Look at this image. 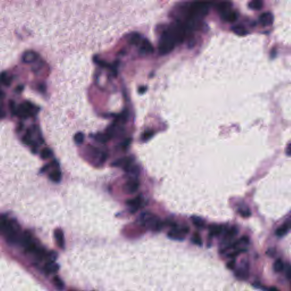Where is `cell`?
Instances as JSON below:
<instances>
[{
  "mask_svg": "<svg viewBox=\"0 0 291 291\" xmlns=\"http://www.w3.org/2000/svg\"><path fill=\"white\" fill-rule=\"evenodd\" d=\"M9 108L12 115L23 120L36 116L40 110L39 106L27 100L18 104L11 100L9 102Z\"/></svg>",
  "mask_w": 291,
  "mask_h": 291,
  "instance_id": "6da1fadb",
  "label": "cell"
},
{
  "mask_svg": "<svg viewBox=\"0 0 291 291\" xmlns=\"http://www.w3.org/2000/svg\"><path fill=\"white\" fill-rule=\"evenodd\" d=\"M11 244L19 243L21 238V229L17 222L13 219L7 221V223L1 233Z\"/></svg>",
  "mask_w": 291,
  "mask_h": 291,
  "instance_id": "7a4b0ae2",
  "label": "cell"
},
{
  "mask_svg": "<svg viewBox=\"0 0 291 291\" xmlns=\"http://www.w3.org/2000/svg\"><path fill=\"white\" fill-rule=\"evenodd\" d=\"M232 4L229 2H221L217 5L221 18L227 22H233L237 19V14L231 9Z\"/></svg>",
  "mask_w": 291,
  "mask_h": 291,
  "instance_id": "3957f363",
  "label": "cell"
},
{
  "mask_svg": "<svg viewBox=\"0 0 291 291\" xmlns=\"http://www.w3.org/2000/svg\"><path fill=\"white\" fill-rule=\"evenodd\" d=\"M189 231V228L188 226L179 227L176 226L168 233V236L172 240H184V235L188 234Z\"/></svg>",
  "mask_w": 291,
  "mask_h": 291,
  "instance_id": "277c9868",
  "label": "cell"
},
{
  "mask_svg": "<svg viewBox=\"0 0 291 291\" xmlns=\"http://www.w3.org/2000/svg\"><path fill=\"white\" fill-rule=\"evenodd\" d=\"M14 76L12 73L4 71L0 73V88L3 86L5 87H9L13 83Z\"/></svg>",
  "mask_w": 291,
  "mask_h": 291,
  "instance_id": "5b68a950",
  "label": "cell"
},
{
  "mask_svg": "<svg viewBox=\"0 0 291 291\" xmlns=\"http://www.w3.org/2000/svg\"><path fill=\"white\" fill-rule=\"evenodd\" d=\"M139 187V183L138 180L135 179H132L128 180L123 186L125 192L129 194H133L137 192Z\"/></svg>",
  "mask_w": 291,
  "mask_h": 291,
  "instance_id": "8992f818",
  "label": "cell"
},
{
  "mask_svg": "<svg viewBox=\"0 0 291 291\" xmlns=\"http://www.w3.org/2000/svg\"><path fill=\"white\" fill-rule=\"evenodd\" d=\"M259 21L262 26H270L273 24L274 15L270 12H265L259 16Z\"/></svg>",
  "mask_w": 291,
  "mask_h": 291,
  "instance_id": "52a82bcc",
  "label": "cell"
},
{
  "mask_svg": "<svg viewBox=\"0 0 291 291\" xmlns=\"http://www.w3.org/2000/svg\"><path fill=\"white\" fill-rule=\"evenodd\" d=\"M291 228V220L289 219L284 223L283 225L279 227L276 230L275 234L279 237H283L285 236Z\"/></svg>",
  "mask_w": 291,
  "mask_h": 291,
  "instance_id": "ba28073f",
  "label": "cell"
},
{
  "mask_svg": "<svg viewBox=\"0 0 291 291\" xmlns=\"http://www.w3.org/2000/svg\"><path fill=\"white\" fill-rule=\"evenodd\" d=\"M54 236L58 246L61 249H64L65 246V242L64 233L62 230L60 229H56L54 231Z\"/></svg>",
  "mask_w": 291,
  "mask_h": 291,
  "instance_id": "9c48e42d",
  "label": "cell"
},
{
  "mask_svg": "<svg viewBox=\"0 0 291 291\" xmlns=\"http://www.w3.org/2000/svg\"><path fill=\"white\" fill-rule=\"evenodd\" d=\"M5 96V93L2 89L0 88V120L4 119L7 116L5 105L4 103Z\"/></svg>",
  "mask_w": 291,
  "mask_h": 291,
  "instance_id": "30bf717a",
  "label": "cell"
},
{
  "mask_svg": "<svg viewBox=\"0 0 291 291\" xmlns=\"http://www.w3.org/2000/svg\"><path fill=\"white\" fill-rule=\"evenodd\" d=\"M236 276L242 280H245L248 278L249 267L247 264H245L244 266L240 267L236 271Z\"/></svg>",
  "mask_w": 291,
  "mask_h": 291,
  "instance_id": "8fae6325",
  "label": "cell"
},
{
  "mask_svg": "<svg viewBox=\"0 0 291 291\" xmlns=\"http://www.w3.org/2000/svg\"><path fill=\"white\" fill-rule=\"evenodd\" d=\"M59 269V266L55 262H47L46 264L44 270L46 274H54Z\"/></svg>",
  "mask_w": 291,
  "mask_h": 291,
  "instance_id": "7c38bea8",
  "label": "cell"
},
{
  "mask_svg": "<svg viewBox=\"0 0 291 291\" xmlns=\"http://www.w3.org/2000/svg\"><path fill=\"white\" fill-rule=\"evenodd\" d=\"M209 236H217L223 233V227L222 225H212L209 227Z\"/></svg>",
  "mask_w": 291,
  "mask_h": 291,
  "instance_id": "4fadbf2b",
  "label": "cell"
},
{
  "mask_svg": "<svg viewBox=\"0 0 291 291\" xmlns=\"http://www.w3.org/2000/svg\"><path fill=\"white\" fill-rule=\"evenodd\" d=\"M142 202V199L140 196H137L135 198L130 199L126 201V204L133 209H138L140 206Z\"/></svg>",
  "mask_w": 291,
  "mask_h": 291,
  "instance_id": "5bb4252c",
  "label": "cell"
},
{
  "mask_svg": "<svg viewBox=\"0 0 291 291\" xmlns=\"http://www.w3.org/2000/svg\"><path fill=\"white\" fill-rule=\"evenodd\" d=\"M49 178L53 182L59 183L62 178V173L59 170H55L50 174Z\"/></svg>",
  "mask_w": 291,
  "mask_h": 291,
  "instance_id": "9a60e30c",
  "label": "cell"
},
{
  "mask_svg": "<svg viewBox=\"0 0 291 291\" xmlns=\"http://www.w3.org/2000/svg\"><path fill=\"white\" fill-rule=\"evenodd\" d=\"M238 212L240 216L244 218H248L251 215V212L249 208L245 205L240 206L238 209Z\"/></svg>",
  "mask_w": 291,
  "mask_h": 291,
  "instance_id": "2e32d148",
  "label": "cell"
},
{
  "mask_svg": "<svg viewBox=\"0 0 291 291\" xmlns=\"http://www.w3.org/2000/svg\"><path fill=\"white\" fill-rule=\"evenodd\" d=\"M238 233V230L236 227H233L228 230L226 231L225 236V240L229 241V240L233 239L235 236H236Z\"/></svg>",
  "mask_w": 291,
  "mask_h": 291,
  "instance_id": "e0dca14e",
  "label": "cell"
},
{
  "mask_svg": "<svg viewBox=\"0 0 291 291\" xmlns=\"http://www.w3.org/2000/svg\"><path fill=\"white\" fill-rule=\"evenodd\" d=\"M231 30H233V32L240 36H244L246 35L247 34V31L246 29L243 27L242 25H236L234 26L231 28Z\"/></svg>",
  "mask_w": 291,
  "mask_h": 291,
  "instance_id": "ac0fdd59",
  "label": "cell"
},
{
  "mask_svg": "<svg viewBox=\"0 0 291 291\" xmlns=\"http://www.w3.org/2000/svg\"><path fill=\"white\" fill-rule=\"evenodd\" d=\"M191 219H192V223L197 227L200 228V229L204 227L205 223L204 220L202 219L201 218L197 216H193L191 217Z\"/></svg>",
  "mask_w": 291,
  "mask_h": 291,
  "instance_id": "d6986e66",
  "label": "cell"
},
{
  "mask_svg": "<svg viewBox=\"0 0 291 291\" xmlns=\"http://www.w3.org/2000/svg\"><path fill=\"white\" fill-rule=\"evenodd\" d=\"M249 7L252 10L259 11L263 7V2L259 0L251 1L249 4Z\"/></svg>",
  "mask_w": 291,
  "mask_h": 291,
  "instance_id": "ffe728a7",
  "label": "cell"
},
{
  "mask_svg": "<svg viewBox=\"0 0 291 291\" xmlns=\"http://www.w3.org/2000/svg\"><path fill=\"white\" fill-rule=\"evenodd\" d=\"M53 283H54V285L56 287V288L58 289H60V290L63 289V288L64 287V284L63 281L58 276H56L54 277Z\"/></svg>",
  "mask_w": 291,
  "mask_h": 291,
  "instance_id": "44dd1931",
  "label": "cell"
},
{
  "mask_svg": "<svg viewBox=\"0 0 291 291\" xmlns=\"http://www.w3.org/2000/svg\"><path fill=\"white\" fill-rule=\"evenodd\" d=\"M274 269L276 272H280L284 269V264L281 259H277L274 264Z\"/></svg>",
  "mask_w": 291,
  "mask_h": 291,
  "instance_id": "7402d4cb",
  "label": "cell"
},
{
  "mask_svg": "<svg viewBox=\"0 0 291 291\" xmlns=\"http://www.w3.org/2000/svg\"><path fill=\"white\" fill-rule=\"evenodd\" d=\"M52 155V152L51 150L48 148H45L42 150L41 157L42 159H47L50 157H51Z\"/></svg>",
  "mask_w": 291,
  "mask_h": 291,
  "instance_id": "603a6c76",
  "label": "cell"
},
{
  "mask_svg": "<svg viewBox=\"0 0 291 291\" xmlns=\"http://www.w3.org/2000/svg\"><path fill=\"white\" fill-rule=\"evenodd\" d=\"M191 240H192V242L195 245H199V246H201L202 245L201 238L198 233H194Z\"/></svg>",
  "mask_w": 291,
  "mask_h": 291,
  "instance_id": "cb8c5ba5",
  "label": "cell"
},
{
  "mask_svg": "<svg viewBox=\"0 0 291 291\" xmlns=\"http://www.w3.org/2000/svg\"><path fill=\"white\" fill-rule=\"evenodd\" d=\"M84 140V135L82 132L76 133L74 137V140L77 144H82Z\"/></svg>",
  "mask_w": 291,
  "mask_h": 291,
  "instance_id": "d4e9b609",
  "label": "cell"
},
{
  "mask_svg": "<svg viewBox=\"0 0 291 291\" xmlns=\"http://www.w3.org/2000/svg\"><path fill=\"white\" fill-rule=\"evenodd\" d=\"M57 255L58 254L55 251H51L50 253L46 254V258L47 260V262H55L56 258H57V256H58Z\"/></svg>",
  "mask_w": 291,
  "mask_h": 291,
  "instance_id": "484cf974",
  "label": "cell"
},
{
  "mask_svg": "<svg viewBox=\"0 0 291 291\" xmlns=\"http://www.w3.org/2000/svg\"><path fill=\"white\" fill-rule=\"evenodd\" d=\"M7 221L8 220L5 216L0 214V233L1 234L3 230L6 226Z\"/></svg>",
  "mask_w": 291,
  "mask_h": 291,
  "instance_id": "4316f807",
  "label": "cell"
},
{
  "mask_svg": "<svg viewBox=\"0 0 291 291\" xmlns=\"http://www.w3.org/2000/svg\"><path fill=\"white\" fill-rule=\"evenodd\" d=\"M246 251V249H240V250H236V251H234L231 253L229 254L228 257L230 258L233 259V258H235L237 256H238L240 254L243 253V252H245Z\"/></svg>",
  "mask_w": 291,
  "mask_h": 291,
  "instance_id": "83f0119b",
  "label": "cell"
},
{
  "mask_svg": "<svg viewBox=\"0 0 291 291\" xmlns=\"http://www.w3.org/2000/svg\"><path fill=\"white\" fill-rule=\"evenodd\" d=\"M236 260H231L227 263V267L230 270H233L236 267Z\"/></svg>",
  "mask_w": 291,
  "mask_h": 291,
  "instance_id": "f1b7e54d",
  "label": "cell"
},
{
  "mask_svg": "<svg viewBox=\"0 0 291 291\" xmlns=\"http://www.w3.org/2000/svg\"><path fill=\"white\" fill-rule=\"evenodd\" d=\"M153 135V132L152 131H148L144 133L143 135V139H148L150 138Z\"/></svg>",
  "mask_w": 291,
  "mask_h": 291,
  "instance_id": "f546056e",
  "label": "cell"
},
{
  "mask_svg": "<svg viewBox=\"0 0 291 291\" xmlns=\"http://www.w3.org/2000/svg\"><path fill=\"white\" fill-rule=\"evenodd\" d=\"M291 144L290 142L288 144L287 146V148H286V151H285V152H286V154L288 156H290L291 155Z\"/></svg>",
  "mask_w": 291,
  "mask_h": 291,
  "instance_id": "4dcf8cb0",
  "label": "cell"
},
{
  "mask_svg": "<svg viewBox=\"0 0 291 291\" xmlns=\"http://www.w3.org/2000/svg\"><path fill=\"white\" fill-rule=\"evenodd\" d=\"M290 273H291V268H290V266L288 265L286 270V276L287 277L288 279H290V276H291Z\"/></svg>",
  "mask_w": 291,
  "mask_h": 291,
  "instance_id": "1f68e13d",
  "label": "cell"
},
{
  "mask_svg": "<svg viewBox=\"0 0 291 291\" xmlns=\"http://www.w3.org/2000/svg\"><path fill=\"white\" fill-rule=\"evenodd\" d=\"M268 291H279V290L277 289V288L271 287L268 288Z\"/></svg>",
  "mask_w": 291,
  "mask_h": 291,
  "instance_id": "d6a6232c",
  "label": "cell"
},
{
  "mask_svg": "<svg viewBox=\"0 0 291 291\" xmlns=\"http://www.w3.org/2000/svg\"><path fill=\"white\" fill-rule=\"evenodd\" d=\"M146 87H144L143 86V87H142V88H140V89H139V91H140V92H142V93H143V92L146 91Z\"/></svg>",
  "mask_w": 291,
  "mask_h": 291,
  "instance_id": "836d02e7",
  "label": "cell"
}]
</instances>
